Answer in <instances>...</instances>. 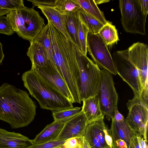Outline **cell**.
Returning a JSON list of instances; mask_svg holds the SVG:
<instances>
[{
	"instance_id": "ac0fdd59",
	"label": "cell",
	"mask_w": 148,
	"mask_h": 148,
	"mask_svg": "<svg viewBox=\"0 0 148 148\" xmlns=\"http://www.w3.org/2000/svg\"><path fill=\"white\" fill-rule=\"evenodd\" d=\"M111 119L112 123L109 131L113 143L116 140L121 139L125 142L128 148L131 138L138 134L132 130L125 120L121 122H117L114 120L113 118Z\"/></svg>"
},
{
	"instance_id": "83f0119b",
	"label": "cell",
	"mask_w": 148,
	"mask_h": 148,
	"mask_svg": "<svg viewBox=\"0 0 148 148\" xmlns=\"http://www.w3.org/2000/svg\"><path fill=\"white\" fill-rule=\"evenodd\" d=\"M81 108L74 107L58 111L52 112L54 121L73 117L79 113Z\"/></svg>"
},
{
	"instance_id": "4dcf8cb0",
	"label": "cell",
	"mask_w": 148,
	"mask_h": 148,
	"mask_svg": "<svg viewBox=\"0 0 148 148\" xmlns=\"http://www.w3.org/2000/svg\"><path fill=\"white\" fill-rule=\"evenodd\" d=\"M83 137L69 138L65 140L63 144L58 148H83Z\"/></svg>"
},
{
	"instance_id": "b9f144b4",
	"label": "cell",
	"mask_w": 148,
	"mask_h": 148,
	"mask_svg": "<svg viewBox=\"0 0 148 148\" xmlns=\"http://www.w3.org/2000/svg\"><path fill=\"white\" fill-rule=\"evenodd\" d=\"M112 148H116L115 147H113V146H112Z\"/></svg>"
},
{
	"instance_id": "7402d4cb",
	"label": "cell",
	"mask_w": 148,
	"mask_h": 148,
	"mask_svg": "<svg viewBox=\"0 0 148 148\" xmlns=\"http://www.w3.org/2000/svg\"><path fill=\"white\" fill-rule=\"evenodd\" d=\"M80 7L104 25L107 23L103 12L98 7L94 0H74Z\"/></svg>"
},
{
	"instance_id": "2e32d148",
	"label": "cell",
	"mask_w": 148,
	"mask_h": 148,
	"mask_svg": "<svg viewBox=\"0 0 148 148\" xmlns=\"http://www.w3.org/2000/svg\"><path fill=\"white\" fill-rule=\"evenodd\" d=\"M72 117L55 121L47 125L32 140L33 143H43L54 140L60 133L66 122Z\"/></svg>"
},
{
	"instance_id": "8fae6325",
	"label": "cell",
	"mask_w": 148,
	"mask_h": 148,
	"mask_svg": "<svg viewBox=\"0 0 148 148\" xmlns=\"http://www.w3.org/2000/svg\"><path fill=\"white\" fill-rule=\"evenodd\" d=\"M119 51L125 56L137 69L142 91L148 85V45L138 42L133 43L127 49Z\"/></svg>"
},
{
	"instance_id": "ab89813d",
	"label": "cell",
	"mask_w": 148,
	"mask_h": 148,
	"mask_svg": "<svg viewBox=\"0 0 148 148\" xmlns=\"http://www.w3.org/2000/svg\"><path fill=\"white\" fill-rule=\"evenodd\" d=\"M96 4L97 5L102 4L104 3L109 2L110 0H94Z\"/></svg>"
},
{
	"instance_id": "8d00e7d4",
	"label": "cell",
	"mask_w": 148,
	"mask_h": 148,
	"mask_svg": "<svg viewBox=\"0 0 148 148\" xmlns=\"http://www.w3.org/2000/svg\"><path fill=\"white\" fill-rule=\"evenodd\" d=\"M113 119L115 121L117 122H121L124 120L123 116L119 112L118 108L115 111Z\"/></svg>"
},
{
	"instance_id": "f546056e",
	"label": "cell",
	"mask_w": 148,
	"mask_h": 148,
	"mask_svg": "<svg viewBox=\"0 0 148 148\" xmlns=\"http://www.w3.org/2000/svg\"><path fill=\"white\" fill-rule=\"evenodd\" d=\"M14 32L8 18L6 16H0V33L10 36Z\"/></svg>"
},
{
	"instance_id": "5bb4252c",
	"label": "cell",
	"mask_w": 148,
	"mask_h": 148,
	"mask_svg": "<svg viewBox=\"0 0 148 148\" xmlns=\"http://www.w3.org/2000/svg\"><path fill=\"white\" fill-rule=\"evenodd\" d=\"M104 118L97 119L87 124L84 137L90 148H105L108 146L104 137L106 125Z\"/></svg>"
},
{
	"instance_id": "484cf974",
	"label": "cell",
	"mask_w": 148,
	"mask_h": 148,
	"mask_svg": "<svg viewBox=\"0 0 148 148\" xmlns=\"http://www.w3.org/2000/svg\"><path fill=\"white\" fill-rule=\"evenodd\" d=\"M78 36L80 45V50L85 55H87V39L89 30L81 20L77 11L76 13Z\"/></svg>"
},
{
	"instance_id": "6da1fadb",
	"label": "cell",
	"mask_w": 148,
	"mask_h": 148,
	"mask_svg": "<svg viewBox=\"0 0 148 148\" xmlns=\"http://www.w3.org/2000/svg\"><path fill=\"white\" fill-rule=\"evenodd\" d=\"M36 107L26 91L6 83L0 86V120L12 128L28 125L34 118Z\"/></svg>"
},
{
	"instance_id": "3957f363",
	"label": "cell",
	"mask_w": 148,
	"mask_h": 148,
	"mask_svg": "<svg viewBox=\"0 0 148 148\" xmlns=\"http://www.w3.org/2000/svg\"><path fill=\"white\" fill-rule=\"evenodd\" d=\"M25 87L40 107L52 112L73 107V103L47 83L35 71L31 69L22 75Z\"/></svg>"
},
{
	"instance_id": "e0dca14e",
	"label": "cell",
	"mask_w": 148,
	"mask_h": 148,
	"mask_svg": "<svg viewBox=\"0 0 148 148\" xmlns=\"http://www.w3.org/2000/svg\"><path fill=\"white\" fill-rule=\"evenodd\" d=\"M30 42L27 54L31 60L32 66L43 67L51 63L42 45L34 40Z\"/></svg>"
},
{
	"instance_id": "7a4b0ae2",
	"label": "cell",
	"mask_w": 148,
	"mask_h": 148,
	"mask_svg": "<svg viewBox=\"0 0 148 148\" xmlns=\"http://www.w3.org/2000/svg\"><path fill=\"white\" fill-rule=\"evenodd\" d=\"M50 38L55 66L60 73L70 92L78 90L79 71L75 48V45L69 40L49 21Z\"/></svg>"
},
{
	"instance_id": "cb8c5ba5",
	"label": "cell",
	"mask_w": 148,
	"mask_h": 148,
	"mask_svg": "<svg viewBox=\"0 0 148 148\" xmlns=\"http://www.w3.org/2000/svg\"><path fill=\"white\" fill-rule=\"evenodd\" d=\"M99 34L106 45H111L119 40L117 30L111 23L107 21L99 32Z\"/></svg>"
},
{
	"instance_id": "ffe728a7",
	"label": "cell",
	"mask_w": 148,
	"mask_h": 148,
	"mask_svg": "<svg viewBox=\"0 0 148 148\" xmlns=\"http://www.w3.org/2000/svg\"><path fill=\"white\" fill-rule=\"evenodd\" d=\"M38 8L41 10L48 21L69 40L73 43L63 25L60 12L52 7L38 6Z\"/></svg>"
},
{
	"instance_id": "d4e9b609",
	"label": "cell",
	"mask_w": 148,
	"mask_h": 148,
	"mask_svg": "<svg viewBox=\"0 0 148 148\" xmlns=\"http://www.w3.org/2000/svg\"><path fill=\"white\" fill-rule=\"evenodd\" d=\"M77 12L81 20L88 28L89 32L97 34L104 25L81 7Z\"/></svg>"
},
{
	"instance_id": "4316f807",
	"label": "cell",
	"mask_w": 148,
	"mask_h": 148,
	"mask_svg": "<svg viewBox=\"0 0 148 148\" xmlns=\"http://www.w3.org/2000/svg\"><path fill=\"white\" fill-rule=\"evenodd\" d=\"M80 8L74 0H56L53 7L64 14L76 12Z\"/></svg>"
},
{
	"instance_id": "44dd1931",
	"label": "cell",
	"mask_w": 148,
	"mask_h": 148,
	"mask_svg": "<svg viewBox=\"0 0 148 148\" xmlns=\"http://www.w3.org/2000/svg\"><path fill=\"white\" fill-rule=\"evenodd\" d=\"M77 12L67 14H61V16L63 25L73 43L80 50L76 21Z\"/></svg>"
},
{
	"instance_id": "e575fe53",
	"label": "cell",
	"mask_w": 148,
	"mask_h": 148,
	"mask_svg": "<svg viewBox=\"0 0 148 148\" xmlns=\"http://www.w3.org/2000/svg\"><path fill=\"white\" fill-rule=\"evenodd\" d=\"M138 1L142 12L147 16L148 13V0H138Z\"/></svg>"
},
{
	"instance_id": "ba28073f",
	"label": "cell",
	"mask_w": 148,
	"mask_h": 148,
	"mask_svg": "<svg viewBox=\"0 0 148 148\" xmlns=\"http://www.w3.org/2000/svg\"><path fill=\"white\" fill-rule=\"evenodd\" d=\"M129 110L125 121L130 129L147 141L148 106L140 98L134 96L127 103Z\"/></svg>"
},
{
	"instance_id": "8992f818",
	"label": "cell",
	"mask_w": 148,
	"mask_h": 148,
	"mask_svg": "<svg viewBox=\"0 0 148 148\" xmlns=\"http://www.w3.org/2000/svg\"><path fill=\"white\" fill-rule=\"evenodd\" d=\"M121 22L124 31L133 34L146 35L147 16L142 12L138 0H120Z\"/></svg>"
},
{
	"instance_id": "9a60e30c",
	"label": "cell",
	"mask_w": 148,
	"mask_h": 148,
	"mask_svg": "<svg viewBox=\"0 0 148 148\" xmlns=\"http://www.w3.org/2000/svg\"><path fill=\"white\" fill-rule=\"evenodd\" d=\"M33 144L32 140L21 134L0 129V148H25Z\"/></svg>"
},
{
	"instance_id": "30bf717a",
	"label": "cell",
	"mask_w": 148,
	"mask_h": 148,
	"mask_svg": "<svg viewBox=\"0 0 148 148\" xmlns=\"http://www.w3.org/2000/svg\"><path fill=\"white\" fill-rule=\"evenodd\" d=\"M112 56L117 74L131 88L134 96L140 98L142 88L136 68L119 51L113 53Z\"/></svg>"
},
{
	"instance_id": "5b68a950",
	"label": "cell",
	"mask_w": 148,
	"mask_h": 148,
	"mask_svg": "<svg viewBox=\"0 0 148 148\" xmlns=\"http://www.w3.org/2000/svg\"><path fill=\"white\" fill-rule=\"evenodd\" d=\"M13 28L19 37L32 41L45 25L43 18L33 8L25 6L7 14Z\"/></svg>"
},
{
	"instance_id": "836d02e7",
	"label": "cell",
	"mask_w": 148,
	"mask_h": 148,
	"mask_svg": "<svg viewBox=\"0 0 148 148\" xmlns=\"http://www.w3.org/2000/svg\"><path fill=\"white\" fill-rule=\"evenodd\" d=\"M103 131L106 142L108 146L110 148H112L113 144L112 138L109 129L108 128L106 125Z\"/></svg>"
},
{
	"instance_id": "f1b7e54d",
	"label": "cell",
	"mask_w": 148,
	"mask_h": 148,
	"mask_svg": "<svg viewBox=\"0 0 148 148\" xmlns=\"http://www.w3.org/2000/svg\"><path fill=\"white\" fill-rule=\"evenodd\" d=\"M25 7L23 0H0V7L10 11L19 9Z\"/></svg>"
},
{
	"instance_id": "9c48e42d",
	"label": "cell",
	"mask_w": 148,
	"mask_h": 148,
	"mask_svg": "<svg viewBox=\"0 0 148 148\" xmlns=\"http://www.w3.org/2000/svg\"><path fill=\"white\" fill-rule=\"evenodd\" d=\"M87 49L89 54L99 67L107 70L114 75L117 74L112 56L107 46L98 33H88Z\"/></svg>"
},
{
	"instance_id": "f35d334b",
	"label": "cell",
	"mask_w": 148,
	"mask_h": 148,
	"mask_svg": "<svg viewBox=\"0 0 148 148\" xmlns=\"http://www.w3.org/2000/svg\"><path fill=\"white\" fill-rule=\"evenodd\" d=\"M83 148H90L84 136L83 137Z\"/></svg>"
},
{
	"instance_id": "52a82bcc",
	"label": "cell",
	"mask_w": 148,
	"mask_h": 148,
	"mask_svg": "<svg viewBox=\"0 0 148 148\" xmlns=\"http://www.w3.org/2000/svg\"><path fill=\"white\" fill-rule=\"evenodd\" d=\"M101 77L97 94L103 116L109 121L114 118L117 108L118 96L114 86L113 74L104 69L101 70Z\"/></svg>"
},
{
	"instance_id": "d6986e66",
	"label": "cell",
	"mask_w": 148,
	"mask_h": 148,
	"mask_svg": "<svg viewBox=\"0 0 148 148\" xmlns=\"http://www.w3.org/2000/svg\"><path fill=\"white\" fill-rule=\"evenodd\" d=\"M81 110L87 119V124L95 120L104 118L101 110L98 97L97 95L84 100Z\"/></svg>"
},
{
	"instance_id": "277c9868",
	"label": "cell",
	"mask_w": 148,
	"mask_h": 148,
	"mask_svg": "<svg viewBox=\"0 0 148 148\" xmlns=\"http://www.w3.org/2000/svg\"><path fill=\"white\" fill-rule=\"evenodd\" d=\"M75 48L79 71L77 88L81 101L97 95L101 77V70L76 45Z\"/></svg>"
},
{
	"instance_id": "d6a6232c",
	"label": "cell",
	"mask_w": 148,
	"mask_h": 148,
	"mask_svg": "<svg viewBox=\"0 0 148 148\" xmlns=\"http://www.w3.org/2000/svg\"><path fill=\"white\" fill-rule=\"evenodd\" d=\"M140 135L137 134L131 138L128 148H140L139 137Z\"/></svg>"
},
{
	"instance_id": "d590c367",
	"label": "cell",
	"mask_w": 148,
	"mask_h": 148,
	"mask_svg": "<svg viewBox=\"0 0 148 148\" xmlns=\"http://www.w3.org/2000/svg\"><path fill=\"white\" fill-rule=\"evenodd\" d=\"M112 146L116 148H128L125 142L123 140L119 139L116 140L112 144Z\"/></svg>"
},
{
	"instance_id": "7c38bea8",
	"label": "cell",
	"mask_w": 148,
	"mask_h": 148,
	"mask_svg": "<svg viewBox=\"0 0 148 148\" xmlns=\"http://www.w3.org/2000/svg\"><path fill=\"white\" fill-rule=\"evenodd\" d=\"M31 69L36 71L47 83L74 103L73 97L66 84L55 66L50 63L43 67L32 66Z\"/></svg>"
},
{
	"instance_id": "1f68e13d",
	"label": "cell",
	"mask_w": 148,
	"mask_h": 148,
	"mask_svg": "<svg viewBox=\"0 0 148 148\" xmlns=\"http://www.w3.org/2000/svg\"><path fill=\"white\" fill-rule=\"evenodd\" d=\"M65 141L53 140L43 143H33L25 148H58L63 144Z\"/></svg>"
},
{
	"instance_id": "60d3db41",
	"label": "cell",
	"mask_w": 148,
	"mask_h": 148,
	"mask_svg": "<svg viewBox=\"0 0 148 148\" xmlns=\"http://www.w3.org/2000/svg\"><path fill=\"white\" fill-rule=\"evenodd\" d=\"M105 148H110V147L109 146H108L107 147Z\"/></svg>"
},
{
	"instance_id": "74e56055",
	"label": "cell",
	"mask_w": 148,
	"mask_h": 148,
	"mask_svg": "<svg viewBox=\"0 0 148 148\" xmlns=\"http://www.w3.org/2000/svg\"><path fill=\"white\" fill-rule=\"evenodd\" d=\"M11 11L2 8L0 7V16L8 14Z\"/></svg>"
},
{
	"instance_id": "603a6c76",
	"label": "cell",
	"mask_w": 148,
	"mask_h": 148,
	"mask_svg": "<svg viewBox=\"0 0 148 148\" xmlns=\"http://www.w3.org/2000/svg\"><path fill=\"white\" fill-rule=\"evenodd\" d=\"M33 40L42 45L47 52L51 64L55 66L50 40L49 26L48 23L43 27L41 31Z\"/></svg>"
},
{
	"instance_id": "4fadbf2b",
	"label": "cell",
	"mask_w": 148,
	"mask_h": 148,
	"mask_svg": "<svg viewBox=\"0 0 148 148\" xmlns=\"http://www.w3.org/2000/svg\"><path fill=\"white\" fill-rule=\"evenodd\" d=\"M87 119L82 111L66 122L60 133L54 140H65L69 138L84 136Z\"/></svg>"
}]
</instances>
